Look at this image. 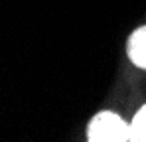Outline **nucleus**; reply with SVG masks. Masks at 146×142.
I'll use <instances>...</instances> for the list:
<instances>
[{"label": "nucleus", "instance_id": "obj_1", "mask_svg": "<svg viewBox=\"0 0 146 142\" xmlns=\"http://www.w3.org/2000/svg\"><path fill=\"white\" fill-rule=\"evenodd\" d=\"M89 142H126L130 140V124L113 111H101L89 120Z\"/></svg>", "mask_w": 146, "mask_h": 142}, {"label": "nucleus", "instance_id": "obj_2", "mask_svg": "<svg viewBox=\"0 0 146 142\" xmlns=\"http://www.w3.org/2000/svg\"><path fill=\"white\" fill-rule=\"evenodd\" d=\"M126 55L136 67L146 69V26L136 28L128 36V40H126Z\"/></svg>", "mask_w": 146, "mask_h": 142}, {"label": "nucleus", "instance_id": "obj_3", "mask_svg": "<svg viewBox=\"0 0 146 142\" xmlns=\"http://www.w3.org/2000/svg\"><path fill=\"white\" fill-rule=\"evenodd\" d=\"M130 140L146 142V105H142L130 120Z\"/></svg>", "mask_w": 146, "mask_h": 142}]
</instances>
